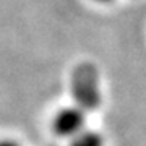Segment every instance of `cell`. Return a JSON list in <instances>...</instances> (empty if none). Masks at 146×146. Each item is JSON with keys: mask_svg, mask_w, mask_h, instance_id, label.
<instances>
[{"mask_svg": "<svg viewBox=\"0 0 146 146\" xmlns=\"http://www.w3.org/2000/svg\"><path fill=\"white\" fill-rule=\"evenodd\" d=\"M72 98L84 112L96 110L101 104L99 73L93 63H80L72 75Z\"/></svg>", "mask_w": 146, "mask_h": 146, "instance_id": "cell-1", "label": "cell"}, {"mask_svg": "<svg viewBox=\"0 0 146 146\" xmlns=\"http://www.w3.org/2000/svg\"><path fill=\"white\" fill-rule=\"evenodd\" d=\"M84 114L86 112L76 106L62 109L54 119V131L62 138L72 140L75 135H78L81 130H84V123H86Z\"/></svg>", "mask_w": 146, "mask_h": 146, "instance_id": "cell-2", "label": "cell"}, {"mask_svg": "<svg viewBox=\"0 0 146 146\" xmlns=\"http://www.w3.org/2000/svg\"><path fill=\"white\" fill-rule=\"evenodd\" d=\"M70 146H104V140L98 131L81 130L70 141Z\"/></svg>", "mask_w": 146, "mask_h": 146, "instance_id": "cell-3", "label": "cell"}, {"mask_svg": "<svg viewBox=\"0 0 146 146\" xmlns=\"http://www.w3.org/2000/svg\"><path fill=\"white\" fill-rule=\"evenodd\" d=\"M0 146H20L13 140H0Z\"/></svg>", "mask_w": 146, "mask_h": 146, "instance_id": "cell-4", "label": "cell"}, {"mask_svg": "<svg viewBox=\"0 0 146 146\" xmlns=\"http://www.w3.org/2000/svg\"><path fill=\"white\" fill-rule=\"evenodd\" d=\"M96 2H109V0H96Z\"/></svg>", "mask_w": 146, "mask_h": 146, "instance_id": "cell-5", "label": "cell"}]
</instances>
